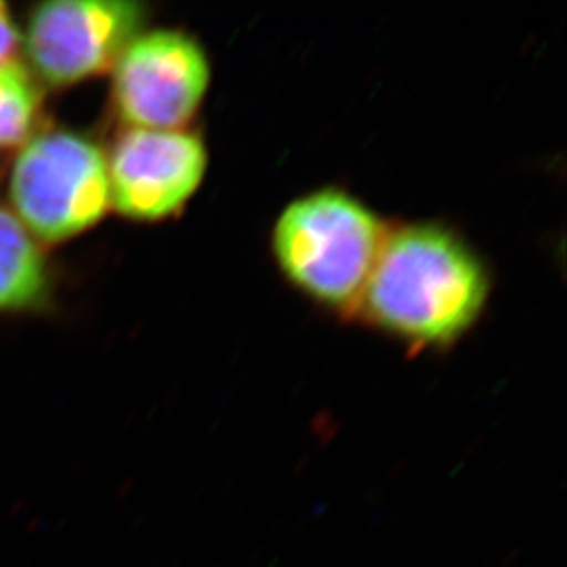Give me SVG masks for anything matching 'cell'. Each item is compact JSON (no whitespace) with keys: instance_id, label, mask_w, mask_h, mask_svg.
Here are the masks:
<instances>
[{"instance_id":"8992f818","label":"cell","mask_w":567,"mask_h":567,"mask_svg":"<svg viewBox=\"0 0 567 567\" xmlns=\"http://www.w3.org/2000/svg\"><path fill=\"white\" fill-rule=\"evenodd\" d=\"M208 147L188 128H128L107 158L111 208L131 220L169 219L208 173Z\"/></svg>"},{"instance_id":"277c9868","label":"cell","mask_w":567,"mask_h":567,"mask_svg":"<svg viewBox=\"0 0 567 567\" xmlns=\"http://www.w3.org/2000/svg\"><path fill=\"white\" fill-rule=\"evenodd\" d=\"M145 6L131 0H54L30 13L24 54L35 80L69 86L113 70L144 32Z\"/></svg>"},{"instance_id":"52a82bcc","label":"cell","mask_w":567,"mask_h":567,"mask_svg":"<svg viewBox=\"0 0 567 567\" xmlns=\"http://www.w3.org/2000/svg\"><path fill=\"white\" fill-rule=\"evenodd\" d=\"M49 265L32 234L0 206V311L38 309L49 296Z\"/></svg>"},{"instance_id":"6da1fadb","label":"cell","mask_w":567,"mask_h":567,"mask_svg":"<svg viewBox=\"0 0 567 567\" xmlns=\"http://www.w3.org/2000/svg\"><path fill=\"white\" fill-rule=\"evenodd\" d=\"M491 276L476 250L446 226L388 230L357 311L417 348H449L476 326Z\"/></svg>"},{"instance_id":"9c48e42d","label":"cell","mask_w":567,"mask_h":567,"mask_svg":"<svg viewBox=\"0 0 567 567\" xmlns=\"http://www.w3.org/2000/svg\"><path fill=\"white\" fill-rule=\"evenodd\" d=\"M21 43L19 30L11 21V13L4 2H0V66L8 63Z\"/></svg>"},{"instance_id":"30bf717a","label":"cell","mask_w":567,"mask_h":567,"mask_svg":"<svg viewBox=\"0 0 567 567\" xmlns=\"http://www.w3.org/2000/svg\"><path fill=\"white\" fill-rule=\"evenodd\" d=\"M38 525H41V519H33L32 524L28 525V533H32V530H35V527H38Z\"/></svg>"},{"instance_id":"7a4b0ae2","label":"cell","mask_w":567,"mask_h":567,"mask_svg":"<svg viewBox=\"0 0 567 567\" xmlns=\"http://www.w3.org/2000/svg\"><path fill=\"white\" fill-rule=\"evenodd\" d=\"M388 226L353 193L320 188L290 200L272 226L274 261L295 289L332 311H357Z\"/></svg>"},{"instance_id":"3957f363","label":"cell","mask_w":567,"mask_h":567,"mask_svg":"<svg viewBox=\"0 0 567 567\" xmlns=\"http://www.w3.org/2000/svg\"><path fill=\"white\" fill-rule=\"evenodd\" d=\"M10 198L11 212L35 241L80 236L111 208L107 156L81 134H38L13 162Z\"/></svg>"},{"instance_id":"5b68a950","label":"cell","mask_w":567,"mask_h":567,"mask_svg":"<svg viewBox=\"0 0 567 567\" xmlns=\"http://www.w3.org/2000/svg\"><path fill=\"white\" fill-rule=\"evenodd\" d=\"M113 70L114 107L128 128H186L212 85L203 44L172 28L140 33Z\"/></svg>"},{"instance_id":"ba28073f","label":"cell","mask_w":567,"mask_h":567,"mask_svg":"<svg viewBox=\"0 0 567 567\" xmlns=\"http://www.w3.org/2000/svg\"><path fill=\"white\" fill-rule=\"evenodd\" d=\"M41 107L35 75L22 63L8 61L0 66V150L28 140Z\"/></svg>"}]
</instances>
